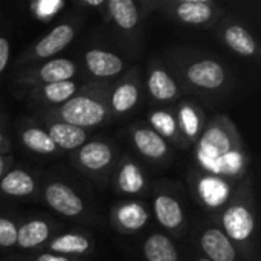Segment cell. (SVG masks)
<instances>
[{
	"instance_id": "30bf717a",
	"label": "cell",
	"mask_w": 261,
	"mask_h": 261,
	"mask_svg": "<svg viewBox=\"0 0 261 261\" xmlns=\"http://www.w3.org/2000/svg\"><path fill=\"white\" fill-rule=\"evenodd\" d=\"M147 90L150 98L158 104H170L182 98V87L173 72L158 58L150 60L147 64Z\"/></svg>"
},
{
	"instance_id": "44dd1931",
	"label": "cell",
	"mask_w": 261,
	"mask_h": 261,
	"mask_svg": "<svg viewBox=\"0 0 261 261\" xmlns=\"http://www.w3.org/2000/svg\"><path fill=\"white\" fill-rule=\"evenodd\" d=\"M174 116L180 133L188 144H196L206 127V118L203 109L190 99H182L174 110Z\"/></svg>"
},
{
	"instance_id": "52a82bcc",
	"label": "cell",
	"mask_w": 261,
	"mask_h": 261,
	"mask_svg": "<svg viewBox=\"0 0 261 261\" xmlns=\"http://www.w3.org/2000/svg\"><path fill=\"white\" fill-rule=\"evenodd\" d=\"M118 161L116 147L106 141L86 142L73 153V164L76 168L96 180H106Z\"/></svg>"
},
{
	"instance_id": "8d00e7d4",
	"label": "cell",
	"mask_w": 261,
	"mask_h": 261,
	"mask_svg": "<svg viewBox=\"0 0 261 261\" xmlns=\"http://www.w3.org/2000/svg\"><path fill=\"white\" fill-rule=\"evenodd\" d=\"M196 261H210L208 258H205V257H200V258H197Z\"/></svg>"
},
{
	"instance_id": "7c38bea8",
	"label": "cell",
	"mask_w": 261,
	"mask_h": 261,
	"mask_svg": "<svg viewBox=\"0 0 261 261\" xmlns=\"http://www.w3.org/2000/svg\"><path fill=\"white\" fill-rule=\"evenodd\" d=\"M43 197L52 211L67 219H78L87 210L83 197L70 185L60 180H49L43 190Z\"/></svg>"
},
{
	"instance_id": "ffe728a7",
	"label": "cell",
	"mask_w": 261,
	"mask_h": 261,
	"mask_svg": "<svg viewBox=\"0 0 261 261\" xmlns=\"http://www.w3.org/2000/svg\"><path fill=\"white\" fill-rule=\"evenodd\" d=\"M84 66L87 72L96 80L119 76L125 69V63L119 55L99 47L89 49L84 54Z\"/></svg>"
},
{
	"instance_id": "603a6c76",
	"label": "cell",
	"mask_w": 261,
	"mask_h": 261,
	"mask_svg": "<svg viewBox=\"0 0 261 261\" xmlns=\"http://www.w3.org/2000/svg\"><path fill=\"white\" fill-rule=\"evenodd\" d=\"M132 141L135 148L147 159L164 162L170 158V145L153 128L144 125L132 127Z\"/></svg>"
},
{
	"instance_id": "5b68a950",
	"label": "cell",
	"mask_w": 261,
	"mask_h": 261,
	"mask_svg": "<svg viewBox=\"0 0 261 261\" xmlns=\"http://www.w3.org/2000/svg\"><path fill=\"white\" fill-rule=\"evenodd\" d=\"M156 8L174 23L190 28H211L222 17V8L213 0L158 2Z\"/></svg>"
},
{
	"instance_id": "f1b7e54d",
	"label": "cell",
	"mask_w": 261,
	"mask_h": 261,
	"mask_svg": "<svg viewBox=\"0 0 261 261\" xmlns=\"http://www.w3.org/2000/svg\"><path fill=\"white\" fill-rule=\"evenodd\" d=\"M144 258L145 261H179V252L165 234L156 232L145 239L144 246Z\"/></svg>"
},
{
	"instance_id": "83f0119b",
	"label": "cell",
	"mask_w": 261,
	"mask_h": 261,
	"mask_svg": "<svg viewBox=\"0 0 261 261\" xmlns=\"http://www.w3.org/2000/svg\"><path fill=\"white\" fill-rule=\"evenodd\" d=\"M52 234V225L44 219H31L18 226L17 246L21 249H35L46 245Z\"/></svg>"
},
{
	"instance_id": "e575fe53",
	"label": "cell",
	"mask_w": 261,
	"mask_h": 261,
	"mask_svg": "<svg viewBox=\"0 0 261 261\" xmlns=\"http://www.w3.org/2000/svg\"><path fill=\"white\" fill-rule=\"evenodd\" d=\"M14 159L11 154H0V179L11 170Z\"/></svg>"
},
{
	"instance_id": "ba28073f",
	"label": "cell",
	"mask_w": 261,
	"mask_h": 261,
	"mask_svg": "<svg viewBox=\"0 0 261 261\" xmlns=\"http://www.w3.org/2000/svg\"><path fill=\"white\" fill-rule=\"evenodd\" d=\"M76 64L69 58H52L34 67H28L15 75V83L23 87H41L54 83L73 80Z\"/></svg>"
},
{
	"instance_id": "9a60e30c",
	"label": "cell",
	"mask_w": 261,
	"mask_h": 261,
	"mask_svg": "<svg viewBox=\"0 0 261 261\" xmlns=\"http://www.w3.org/2000/svg\"><path fill=\"white\" fill-rule=\"evenodd\" d=\"M153 213L158 223L174 236L185 229V211L180 200L168 191H159L153 200Z\"/></svg>"
},
{
	"instance_id": "7402d4cb",
	"label": "cell",
	"mask_w": 261,
	"mask_h": 261,
	"mask_svg": "<svg viewBox=\"0 0 261 261\" xmlns=\"http://www.w3.org/2000/svg\"><path fill=\"white\" fill-rule=\"evenodd\" d=\"M44 130L54 141V144L58 147V150L66 151H75L83 144H86L87 139V130L75 127L72 124L63 122L57 118L43 115Z\"/></svg>"
},
{
	"instance_id": "e0dca14e",
	"label": "cell",
	"mask_w": 261,
	"mask_h": 261,
	"mask_svg": "<svg viewBox=\"0 0 261 261\" xmlns=\"http://www.w3.org/2000/svg\"><path fill=\"white\" fill-rule=\"evenodd\" d=\"M199 246L210 261H239V252L225 232L214 225L202 228L199 232Z\"/></svg>"
},
{
	"instance_id": "836d02e7",
	"label": "cell",
	"mask_w": 261,
	"mask_h": 261,
	"mask_svg": "<svg viewBox=\"0 0 261 261\" xmlns=\"http://www.w3.org/2000/svg\"><path fill=\"white\" fill-rule=\"evenodd\" d=\"M9 151H11V141L5 128V124L0 119V154H9Z\"/></svg>"
},
{
	"instance_id": "f546056e",
	"label": "cell",
	"mask_w": 261,
	"mask_h": 261,
	"mask_svg": "<svg viewBox=\"0 0 261 261\" xmlns=\"http://www.w3.org/2000/svg\"><path fill=\"white\" fill-rule=\"evenodd\" d=\"M64 8H66V3L60 2V0H37V2L29 3L31 14L37 20L44 21V23H47L54 17H57Z\"/></svg>"
},
{
	"instance_id": "5bb4252c",
	"label": "cell",
	"mask_w": 261,
	"mask_h": 261,
	"mask_svg": "<svg viewBox=\"0 0 261 261\" xmlns=\"http://www.w3.org/2000/svg\"><path fill=\"white\" fill-rule=\"evenodd\" d=\"M154 3V2H153ZM151 2H135V0H109L106 2L104 12L107 18L124 34L136 31L147 15L148 8L153 6Z\"/></svg>"
},
{
	"instance_id": "6da1fadb",
	"label": "cell",
	"mask_w": 261,
	"mask_h": 261,
	"mask_svg": "<svg viewBox=\"0 0 261 261\" xmlns=\"http://www.w3.org/2000/svg\"><path fill=\"white\" fill-rule=\"evenodd\" d=\"M196 159L203 173L223 177L231 184L243 179L249 165V154L229 116L219 115L206 122L196 142Z\"/></svg>"
},
{
	"instance_id": "4fadbf2b",
	"label": "cell",
	"mask_w": 261,
	"mask_h": 261,
	"mask_svg": "<svg viewBox=\"0 0 261 261\" xmlns=\"http://www.w3.org/2000/svg\"><path fill=\"white\" fill-rule=\"evenodd\" d=\"M150 220V211L139 200H121L112 205L110 225L119 234H136Z\"/></svg>"
},
{
	"instance_id": "d590c367",
	"label": "cell",
	"mask_w": 261,
	"mask_h": 261,
	"mask_svg": "<svg viewBox=\"0 0 261 261\" xmlns=\"http://www.w3.org/2000/svg\"><path fill=\"white\" fill-rule=\"evenodd\" d=\"M76 6H81V8H104L106 0H81V2H76Z\"/></svg>"
},
{
	"instance_id": "cb8c5ba5",
	"label": "cell",
	"mask_w": 261,
	"mask_h": 261,
	"mask_svg": "<svg viewBox=\"0 0 261 261\" xmlns=\"http://www.w3.org/2000/svg\"><path fill=\"white\" fill-rule=\"evenodd\" d=\"M46 248H47V252H52V254L72 257V258H83L93 251L95 245H93V240L87 234L80 232V231H69V232H63L50 239Z\"/></svg>"
},
{
	"instance_id": "d6986e66",
	"label": "cell",
	"mask_w": 261,
	"mask_h": 261,
	"mask_svg": "<svg viewBox=\"0 0 261 261\" xmlns=\"http://www.w3.org/2000/svg\"><path fill=\"white\" fill-rule=\"evenodd\" d=\"M81 86L75 80L54 83L41 87H34L29 93V101L40 107L43 112L49 109H55L66 101H69L80 89Z\"/></svg>"
},
{
	"instance_id": "2e32d148",
	"label": "cell",
	"mask_w": 261,
	"mask_h": 261,
	"mask_svg": "<svg viewBox=\"0 0 261 261\" xmlns=\"http://www.w3.org/2000/svg\"><path fill=\"white\" fill-rule=\"evenodd\" d=\"M222 41L236 54L252 58L258 55V44L252 32L237 18H226L219 29Z\"/></svg>"
},
{
	"instance_id": "9c48e42d",
	"label": "cell",
	"mask_w": 261,
	"mask_h": 261,
	"mask_svg": "<svg viewBox=\"0 0 261 261\" xmlns=\"http://www.w3.org/2000/svg\"><path fill=\"white\" fill-rule=\"evenodd\" d=\"M191 187L199 203L210 211H219L225 208L234 193L232 184L229 180L203 171L193 174Z\"/></svg>"
},
{
	"instance_id": "277c9868",
	"label": "cell",
	"mask_w": 261,
	"mask_h": 261,
	"mask_svg": "<svg viewBox=\"0 0 261 261\" xmlns=\"http://www.w3.org/2000/svg\"><path fill=\"white\" fill-rule=\"evenodd\" d=\"M112 84L106 81H92L78 89V92L64 104L44 110L43 115L57 118L80 128H92L106 124L110 119L109 96Z\"/></svg>"
},
{
	"instance_id": "8fae6325",
	"label": "cell",
	"mask_w": 261,
	"mask_h": 261,
	"mask_svg": "<svg viewBox=\"0 0 261 261\" xmlns=\"http://www.w3.org/2000/svg\"><path fill=\"white\" fill-rule=\"evenodd\" d=\"M141 101V73L138 67H133L116 84H112L109 96L110 119L124 118Z\"/></svg>"
},
{
	"instance_id": "ac0fdd59",
	"label": "cell",
	"mask_w": 261,
	"mask_h": 261,
	"mask_svg": "<svg viewBox=\"0 0 261 261\" xmlns=\"http://www.w3.org/2000/svg\"><path fill=\"white\" fill-rule=\"evenodd\" d=\"M147 188V176L144 168L130 156H122L118 161L115 174V190L121 196H138Z\"/></svg>"
},
{
	"instance_id": "d6a6232c",
	"label": "cell",
	"mask_w": 261,
	"mask_h": 261,
	"mask_svg": "<svg viewBox=\"0 0 261 261\" xmlns=\"http://www.w3.org/2000/svg\"><path fill=\"white\" fill-rule=\"evenodd\" d=\"M34 261H87V260H84V258L64 257V255H58V254H52V252H43V254H38Z\"/></svg>"
},
{
	"instance_id": "d4e9b609",
	"label": "cell",
	"mask_w": 261,
	"mask_h": 261,
	"mask_svg": "<svg viewBox=\"0 0 261 261\" xmlns=\"http://www.w3.org/2000/svg\"><path fill=\"white\" fill-rule=\"evenodd\" d=\"M147 119L150 122V128H153L161 138H164L168 144L171 142L173 145L179 148H187L190 144L184 138V135L179 130L174 112L170 109H156L147 115Z\"/></svg>"
},
{
	"instance_id": "4316f807",
	"label": "cell",
	"mask_w": 261,
	"mask_h": 261,
	"mask_svg": "<svg viewBox=\"0 0 261 261\" xmlns=\"http://www.w3.org/2000/svg\"><path fill=\"white\" fill-rule=\"evenodd\" d=\"M20 141L26 150L40 154V156H52L60 150L47 135L43 125H37L34 122L23 124L20 128Z\"/></svg>"
},
{
	"instance_id": "484cf974",
	"label": "cell",
	"mask_w": 261,
	"mask_h": 261,
	"mask_svg": "<svg viewBox=\"0 0 261 261\" xmlns=\"http://www.w3.org/2000/svg\"><path fill=\"white\" fill-rule=\"evenodd\" d=\"M35 191V177L23 168H12L0 179V194L6 197H32Z\"/></svg>"
},
{
	"instance_id": "3957f363",
	"label": "cell",
	"mask_w": 261,
	"mask_h": 261,
	"mask_svg": "<svg viewBox=\"0 0 261 261\" xmlns=\"http://www.w3.org/2000/svg\"><path fill=\"white\" fill-rule=\"evenodd\" d=\"M219 228L246 261H257L255 199L249 182H242L219 214Z\"/></svg>"
},
{
	"instance_id": "4dcf8cb0",
	"label": "cell",
	"mask_w": 261,
	"mask_h": 261,
	"mask_svg": "<svg viewBox=\"0 0 261 261\" xmlns=\"http://www.w3.org/2000/svg\"><path fill=\"white\" fill-rule=\"evenodd\" d=\"M17 223L9 217H0V248H12L17 245Z\"/></svg>"
},
{
	"instance_id": "7a4b0ae2",
	"label": "cell",
	"mask_w": 261,
	"mask_h": 261,
	"mask_svg": "<svg viewBox=\"0 0 261 261\" xmlns=\"http://www.w3.org/2000/svg\"><path fill=\"white\" fill-rule=\"evenodd\" d=\"M168 64L180 87L205 99L225 96L232 87L229 67L214 55L173 49L168 52Z\"/></svg>"
},
{
	"instance_id": "1f68e13d",
	"label": "cell",
	"mask_w": 261,
	"mask_h": 261,
	"mask_svg": "<svg viewBox=\"0 0 261 261\" xmlns=\"http://www.w3.org/2000/svg\"><path fill=\"white\" fill-rule=\"evenodd\" d=\"M9 54H11V46L9 40L5 35H0V73L5 72L9 63Z\"/></svg>"
},
{
	"instance_id": "8992f818",
	"label": "cell",
	"mask_w": 261,
	"mask_h": 261,
	"mask_svg": "<svg viewBox=\"0 0 261 261\" xmlns=\"http://www.w3.org/2000/svg\"><path fill=\"white\" fill-rule=\"evenodd\" d=\"M81 26L83 20L78 17H72L69 20L58 23L44 37H41L38 41H35L31 47H28L23 52V55L18 58V66L52 60L57 54H60L75 40Z\"/></svg>"
}]
</instances>
